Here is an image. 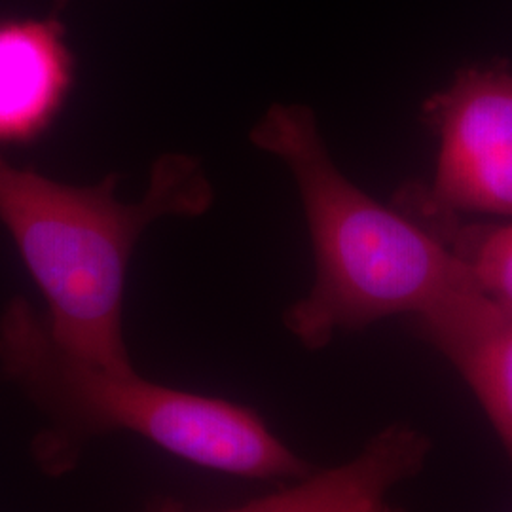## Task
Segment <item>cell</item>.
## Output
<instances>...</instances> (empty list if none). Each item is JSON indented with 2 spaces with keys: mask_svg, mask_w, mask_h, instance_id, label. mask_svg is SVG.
<instances>
[{
  "mask_svg": "<svg viewBox=\"0 0 512 512\" xmlns=\"http://www.w3.org/2000/svg\"><path fill=\"white\" fill-rule=\"evenodd\" d=\"M118 175L95 186L57 183L0 158V222L44 296L55 344L110 372H133L122 313L129 260L154 220L200 217L215 198L202 164L164 154L137 203L116 198Z\"/></svg>",
  "mask_w": 512,
  "mask_h": 512,
  "instance_id": "6da1fadb",
  "label": "cell"
},
{
  "mask_svg": "<svg viewBox=\"0 0 512 512\" xmlns=\"http://www.w3.org/2000/svg\"><path fill=\"white\" fill-rule=\"evenodd\" d=\"M251 143L291 169L310 228L315 281L285 311V327L304 348H325L336 332L385 317L421 315L471 281L421 224L349 181L308 107H270L251 129Z\"/></svg>",
  "mask_w": 512,
  "mask_h": 512,
  "instance_id": "7a4b0ae2",
  "label": "cell"
},
{
  "mask_svg": "<svg viewBox=\"0 0 512 512\" xmlns=\"http://www.w3.org/2000/svg\"><path fill=\"white\" fill-rule=\"evenodd\" d=\"M0 366L52 421L40 458L54 473L71 465L84 440L112 431L228 475L298 480L311 473L253 408L80 359L55 344L25 298H14L0 317Z\"/></svg>",
  "mask_w": 512,
  "mask_h": 512,
  "instance_id": "3957f363",
  "label": "cell"
},
{
  "mask_svg": "<svg viewBox=\"0 0 512 512\" xmlns=\"http://www.w3.org/2000/svg\"><path fill=\"white\" fill-rule=\"evenodd\" d=\"M423 120L439 135L431 184L421 196L444 211L512 219V69L471 65L431 95Z\"/></svg>",
  "mask_w": 512,
  "mask_h": 512,
  "instance_id": "277c9868",
  "label": "cell"
},
{
  "mask_svg": "<svg viewBox=\"0 0 512 512\" xmlns=\"http://www.w3.org/2000/svg\"><path fill=\"white\" fill-rule=\"evenodd\" d=\"M412 321L471 387L512 463V311L469 281Z\"/></svg>",
  "mask_w": 512,
  "mask_h": 512,
  "instance_id": "5b68a950",
  "label": "cell"
},
{
  "mask_svg": "<svg viewBox=\"0 0 512 512\" xmlns=\"http://www.w3.org/2000/svg\"><path fill=\"white\" fill-rule=\"evenodd\" d=\"M429 454L420 431L397 423L376 435L355 458L228 511H194L173 499L148 512H403L391 505V490L416 475Z\"/></svg>",
  "mask_w": 512,
  "mask_h": 512,
  "instance_id": "8992f818",
  "label": "cell"
},
{
  "mask_svg": "<svg viewBox=\"0 0 512 512\" xmlns=\"http://www.w3.org/2000/svg\"><path fill=\"white\" fill-rule=\"evenodd\" d=\"M73 84L74 55L55 14L0 19V147L40 139Z\"/></svg>",
  "mask_w": 512,
  "mask_h": 512,
  "instance_id": "52a82bcc",
  "label": "cell"
},
{
  "mask_svg": "<svg viewBox=\"0 0 512 512\" xmlns=\"http://www.w3.org/2000/svg\"><path fill=\"white\" fill-rule=\"evenodd\" d=\"M416 220L469 272L476 287L501 308L512 311V219L476 222L427 202L416 184H406L395 205Z\"/></svg>",
  "mask_w": 512,
  "mask_h": 512,
  "instance_id": "ba28073f",
  "label": "cell"
}]
</instances>
